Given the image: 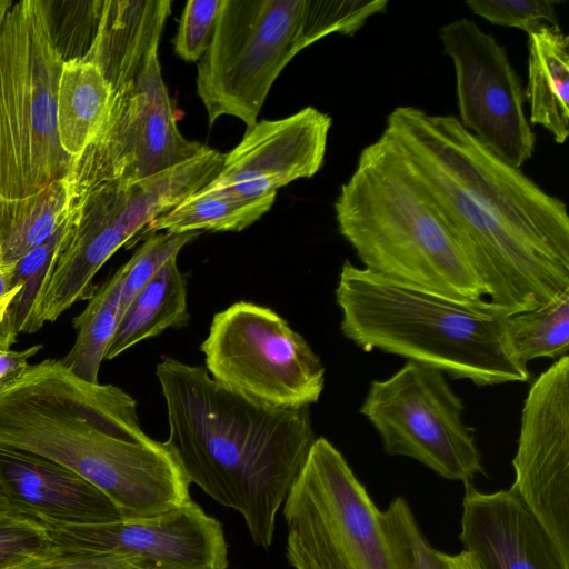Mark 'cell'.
Returning a JSON list of instances; mask_svg holds the SVG:
<instances>
[{"instance_id": "obj_1", "label": "cell", "mask_w": 569, "mask_h": 569, "mask_svg": "<svg viewBox=\"0 0 569 569\" xmlns=\"http://www.w3.org/2000/svg\"><path fill=\"white\" fill-rule=\"evenodd\" d=\"M383 131L402 149L491 302L516 313L569 288L561 199L498 158L457 117L401 106Z\"/></svg>"}, {"instance_id": "obj_2", "label": "cell", "mask_w": 569, "mask_h": 569, "mask_svg": "<svg viewBox=\"0 0 569 569\" xmlns=\"http://www.w3.org/2000/svg\"><path fill=\"white\" fill-rule=\"evenodd\" d=\"M0 448L70 469L104 492L123 519L157 517L190 499L172 452L143 432L137 401L58 359L29 365L0 387Z\"/></svg>"}, {"instance_id": "obj_3", "label": "cell", "mask_w": 569, "mask_h": 569, "mask_svg": "<svg viewBox=\"0 0 569 569\" xmlns=\"http://www.w3.org/2000/svg\"><path fill=\"white\" fill-rule=\"evenodd\" d=\"M156 376L168 413L164 443L187 479L240 513L253 543L267 550L278 511L317 439L310 407L256 401L204 367L172 358L157 365Z\"/></svg>"}, {"instance_id": "obj_4", "label": "cell", "mask_w": 569, "mask_h": 569, "mask_svg": "<svg viewBox=\"0 0 569 569\" xmlns=\"http://www.w3.org/2000/svg\"><path fill=\"white\" fill-rule=\"evenodd\" d=\"M336 301L343 336L365 351L401 356L478 387L530 378L509 339L512 313L490 300L443 297L346 260Z\"/></svg>"}, {"instance_id": "obj_5", "label": "cell", "mask_w": 569, "mask_h": 569, "mask_svg": "<svg viewBox=\"0 0 569 569\" xmlns=\"http://www.w3.org/2000/svg\"><path fill=\"white\" fill-rule=\"evenodd\" d=\"M333 207L339 232L365 269L457 300L485 296L433 200L386 131L361 150Z\"/></svg>"}, {"instance_id": "obj_6", "label": "cell", "mask_w": 569, "mask_h": 569, "mask_svg": "<svg viewBox=\"0 0 569 569\" xmlns=\"http://www.w3.org/2000/svg\"><path fill=\"white\" fill-rule=\"evenodd\" d=\"M63 58L43 0L13 2L0 29V198L22 199L66 178L73 159L59 140Z\"/></svg>"}, {"instance_id": "obj_7", "label": "cell", "mask_w": 569, "mask_h": 569, "mask_svg": "<svg viewBox=\"0 0 569 569\" xmlns=\"http://www.w3.org/2000/svg\"><path fill=\"white\" fill-rule=\"evenodd\" d=\"M214 177L211 159L199 154L143 180L99 187L73 202V227L42 280L27 333L90 299L96 274L118 249Z\"/></svg>"}, {"instance_id": "obj_8", "label": "cell", "mask_w": 569, "mask_h": 569, "mask_svg": "<svg viewBox=\"0 0 569 569\" xmlns=\"http://www.w3.org/2000/svg\"><path fill=\"white\" fill-rule=\"evenodd\" d=\"M303 0H223L212 42L198 62L197 92L210 126L222 116L247 128L299 53Z\"/></svg>"}, {"instance_id": "obj_9", "label": "cell", "mask_w": 569, "mask_h": 569, "mask_svg": "<svg viewBox=\"0 0 569 569\" xmlns=\"http://www.w3.org/2000/svg\"><path fill=\"white\" fill-rule=\"evenodd\" d=\"M200 349L214 380L256 401L310 407L323 390L320 358L268 307L238 301L216 313Z\"/></svg>"}, {"instance_id": "obj_10", "label": "cell", "mask_w": 569, "mask_h": 569, "mask_svg": "<svg viewBox=\"0 0 569 569\" xmlns=\"http://www.w3.org/2000/svg\"><path fill=\"white\" fill-rule=\"evenodd\" d=\"M208 148L179 130L157 56L138 79L112 92L99 131L73 160L66 177L72 203L99 187L156 176Z\"/></svg>"}, {"instance_id": "obj_11", "label": "cell", "mask_w": 569, "mask_h": 569, "mask_svg": "<svg viewBox=\"0 0 569 569\" xmlns=\"http://www.w3.org/2000/svg\"><path fill=\"white\" fill-rule=\"evenodd\" d=\"M380 512L341 452L317 438L283 502L288 536L331 569H396Z\"/></svg>"}, {"instance_id": "obj_12", "label": "cell", "mask_w": 569, "mask_h": 569, "mask_svg": "<svg viewBox=\"0 0 569 569\" xmlns=\"http://www.w3.org/2000/svg\"><path fill=\"white\" fill-rule=\"evenodd\" d=\"M363 415L390 456L412 458L448 480L469 483L483 473L463 403L441 371L407 361L386 380H373Z\"/></svg>"}, {"instance_id": "obj_13", "label": "cell", "mask_w": 569, "mask_h": 569, "mask_svg": "<svg viewBox=\"0 0 569 569\" xmlns=\"http://www.w3.org/2000/svg\"><path fill=\"white\" fill-rule=\"evenodd\" d=\"M438 34L455 67L460 123L498 158L520 169L535 152L536 134L506 48L467 18L442 26Z\"/></svg>"}, {"instance_id": "obj_14", "label": "cell", "mask_w": 569, "mask_h": 569, "mask_svg": "<svg viewBox=\"0 0 569 569\" xmlns=\"http://www.w3.org/2000/svg\"><path fill=\"white\" fill-rule=\"evenodd\" d=\"M509 489L569 567V356L531 385L521 412Z\"/></svg>"}, {"instance_id": "obj_15", "label": "cell", "mask_w": 569, "mask_h": 569, "mask_svg": "<svg viewBox=\"0 0 569 569\" xmlns=\"http://www.w3.org/2000/svg\"><path fill=\"white\" fill-rule=\"evenodd\" d=\"M51 545L90 556L128 555L138 569H227L221 523L191 499L167 513L86 526H44Z\"/></svg>"}, {"instance_id": "obj_16", "label": "cell", "mask_w": 569, "mask_h": 569, "mask_svg": "<svg viewBox=\"0 0 569 569\" xmlns=\"http://www.w3.org/2000/svg\"><path fill=\"white\" fill-rule=\"evenodd\" d=\"M331 117L313 107L278 120L257 121L224 154L206 188L242 199L276 196L288 183L313 177L326 154Z\"/></svg>"}, {"instance_id": "obj_17", "label": "cell", "mask_w": 569, "mask_h": 569, "mask_svg": "<svg viewBox=\"0 0 569 569\" xmlns=\"http://www.w3.org/2000/svg\"><path fill=\"white\" fill-rule=\"evenodd\" d=\"M0 489L7 508L43 526L122 520L113 501L70 469L40 456L0 448Z\"/></svg>"}, {"instance_id": "obj_18", "label": "cell", "mask_w": 569, "mask_h": 569, "mask_svg": "<svg viewBox=\"0 0 569 569\" xmlns=\"http://www.w3.org/2000/svg\"><path fill=\"white\" fill-rule=\"evenodd\" d=\"M465 488L459 538L483 569H569L515 493Z\"/></svg>"}, {"instance_id": "obj_19", "label": "cell", "mask_w": 569, "mask_h": 569, "mask_svg": "<svg viewBox=\"0 0 569 569\" xmlns=\"http://www.w3.org/2000/svg\"><path fill=\"white\" fill-rule=\"evenodd\" d=\"M170 0L103 1L92 44L82 58L102 72L111 91L133 82L158 56Z\"/></svg>"}, {"instance_id": "obj_20", "label": "cell", "mask_w": 569, "mask_h": 569, "mask_svg": "<svg viewBox=\"0 0 569 569\" xmlns=\"http://www.w3.org/2000/svg\"><path fill=\"white\" fill-rule=\"evenodd\" d=\"M529 123L539 124L559 144L569 136V37L559 26L528 34Z\"/></svg>"}, {"instance_id": "obj_21", "label": "cell", "mask_w": 569, "mask_h": 569, "mask_svg": "<svg viewBox=\"0 0 569 569\" xmlns=\"http://www.w3.org/2000/svg\"><path fill=\"white\" fill-rule=\"evenodd\" d=\"M189 318L187 282L177 264V258H172L121 313L104 360L118 357L168 328L186 326Z\"/></svg>"}, {"instance_id": "obj_22", "label": "cell", "mask_w": 569, "mask_h": 569, "mask_svg": "<svg viewBox=\"0 0 569 569\" xmlns=\"http://www.w3.org/2000/svg\"><path fill=\"white\" fill-rule=\"evenodd\" d=\"M111 88L91 61L77 58L63 62L57 96L60 144L77 159L99 131L111 99Z\"/></svg>"}, {"instance_id": "obj_23", "label": "cell", "mask_w": 569, "mask_h": 569, "mask_svg": "<svg viewBox=\"0 0 569 569\" xmlns=\"http://www.w3.org/2000/svg\"><path fill=\"white\" fill-rule=\"evenodd\" d=\"M72 210L66 178L37 193L14 200L0 198V256L4 267L16 263L47 241Z\"/></svg>"}, {"instance_id": "obj_24", "label": "cell", "mask_w": 569, "mask_h": 569, "mask_svg": "<svg viewBox=\"0 0 569 569\" xmlns=\"http://www.w3.org/2000/svg\"><path fill=\"white\" fill-rule=\"evenodd\" d=\"M276 196L242 199L220 190H207L189 196L154 219L143 234L159 231H241L268 212Z\"/></svg>"}, {"instance_id": "obj_25", "label": "cell", "mask_w": 569, "mask_h": 569, "mask_svg": "<svg viewBox=\"0 0 569 569\" xmlns=\"http://www.w3.org/2000/svg\"><path fill=\"white\" fill-rule=\"evenodd\" d=\"M123 279L122 264L97 287L82 312L72 319L77 336L60 360L74 375L90 382H99L101 363L118 327Z\"/></svg>"}, {"instance_id": "obj_26", "label": "cell", "mask_w": 569, "mask_h": 569, "mask_svg": "<svg viewBox=\"0 0 569 569\" xmlns=\"http://www.w3.org/2000/svg\"><path fill=\"white\" fill-rule=\"evenodd\" d=\"M380 522L396 569H483L466 549L448 555L432 548L402 497L380 512Z\"/></svg>"}, {"instance_id": "obj_27", "label": "cell", "mask_w": 569, "mask_h": 569, "mask_svg": "<svg viewBox=\"0 0 569 569\" xmlns=\"http://www.w3.org/2000/svg\"><path fill=\"white\" fill-rule=\"evenodd\" d=\"M508 335L518 359L527 366L533 359H558L569 351V288L545 305L512 313Z\"/></svg>"}, {"instance_id": "obj_28", "label": "cell", "mask_w": 569, "mask_h": 569, "mask_svg": "<svg viewBox=\"0 0 569 569\" xmlns=\"http://www.w3.org/2000/svg\"><path fill=\"white\" fill-rule=\"evenodd\" d=\"M388 3L387 0H303L301 49L333 32L352 37L371 16L386 11Z\"/></svg>"}, {"instance_id": "obj_29", "label": "cell", "mask_w": 569, "mask_h": 569, "mask_svg": "<svg viewBox=\"0 0 569 569\" xmlns=\"http://www.w3.org/2000/svg\"><path fill=\"white\" fill-rule=\"evenodd\" d=\"M74 223V209L56 232L42 244L29 251L14 266L11 288L19 282L22 288L11 305L8 321L20 333L27 332L28 322L42 280L56 254L61 249Z\"/></svg>"}, {"instance_id": "obj_30", "label": "cell", "mask_w": 569, "mask_h": 569, "mask_svg": "<svg viewBox=\"0 0 569 569\" xmlns=\"http://www.w3.org/2000/svg\"><path fill=\"white\" fill-rule=\"evenodd\" d=\"M103 1H44L53 42L64 61L83 58L94 39Z\"/></svg>"}, {"instance_id": "obj_31", "label": "cell", "mask_w": 569, "mask_h": 569, "mask_svg": "<svg viewBox=\"0 0 569 569\" xmlns=\"http://www.w3.org/2000/svg\"><path fill=\"white\" fill-rule=\"evenodd\" d=\"M199 231L173 233L151 232L133 256L123 264L124 279L121 292L120 316L141 289L180 250L200 236Z\"/></svg>"}, {"instance_id": "obj_32", "label": "cell", "mask_w": 569, "mask_h": 569, "mask_svg": "<svg viewBox=\"0 0 569 569\" xmlns=\"http://www.w3.org/2000/svg\"><path fill=\"white\" fill-rule=\"evenodd\" d=\"M51 547L47 528L10 509L0 512V569H13Z\"/></svg>"}, {"instance_id": "obj_33", "label": "cell", "mask_w": 569, "mask_h": 569, "mask_svg": "<svg viewBox=\"0 0 569 569\" xmlns=\"http://www.w3.org/2000/svg\"><path fill=\"white\" fill-rule=\"evenodd\" d=\"M550 0H467L473 14L502 26L517 28L527 34L542 26H559L556 4Z\"/></svg>"}, {"instance_id": "obj_34", "label": "cell", "mask_w": 569, "mask_h": 569, "mask_svg": "<svg viewBox=\"0 0 569 569\" xmlns=\"http://www.w3.org/2000/svg\"><path fill=\"white\" fill-rule=\"evenodd\" d=\"M223 0H189L182 11L173 41L176 54L186 62H199L209 49Z\"/></svg>"}, {"instance_id": "obj_35", "label": "cell", "mask_w": 569, "mask_h": 569, "mask_svg": "<svg viewBox=\"0 0 569 569\" xmlns=\"http://www.w3.org/2000/svg\"><path fill=\"white\" fill-rule=\"evenodd\" d=\"M138 559L128 555L90 556L51 547L13 569H127L138 568Z\"/></svg>"}, {"instance_id": "obj_36", "label": "cell", "mask_w": 569, "mask_h": 569, "mask_svg": "<svg viewBox=\"0 0 569 569\" xmlns=\"http://www.w3.org/2000/svg\"><path fill=\"white\" fill-rule=\"evenodd\" d=\"M42 348V345H33L21 351L11 349L0 351V387L19 377L30 365L29 359Z\"/></svg>"}, {"instance_id": "obj_37", "label": "cell", "mask_w": 569, "mask_h": 569, "mask_svg": "<svg viewBox=\"0 0 569 569\" xmlns=\"http://www.w3.org/2000/svg\"><path fill=\"white\" fill-rule=\"evenodd\" d=\"M286 553L289 563L296 569H331L290 537H287Z\"/></svg>"}, {"instance_id": "obj_38", "label": "cell", "mask_w": 569, "mask_h": 569, "mask_svg": "<svg viewBox=\"0 0 569 569\" xmlns=\"http://www.w3.org/2000/svg\"><path fill=\"white\" fill-rule=\"evenodd\" d=\"M12 3L11 0H0V29Z\"/></svg>"}, {"instance_id": "obj_39", "label": "cell", "mask_w": 569, "mask_h": 569, "mask_svg": "<svg viewBox=\"0 0 569 569\" xmlns=\"http://www.w3.org/2000/svg\"><path fill=\"white\" fill-rule=\"evenodd\" d=\"M6 509H8L7 503H6L4 497L2 495V491L0 489V512H2Z\"/></svg>"}, {"instance_id": "obj_40", "label": "cell", "mask_w": 569, "mask_h": 569, "mask_svg": "<svg viewBox=\"0 0 569 569\" xmlns=\"http://www.w3.org/2000/svg\"><path fill=\"white\" fill-rule=\"evenodd\" d=\"M127 569H138V568H134V567H130V568H127Z\"/></svg>"}]
</instances>
